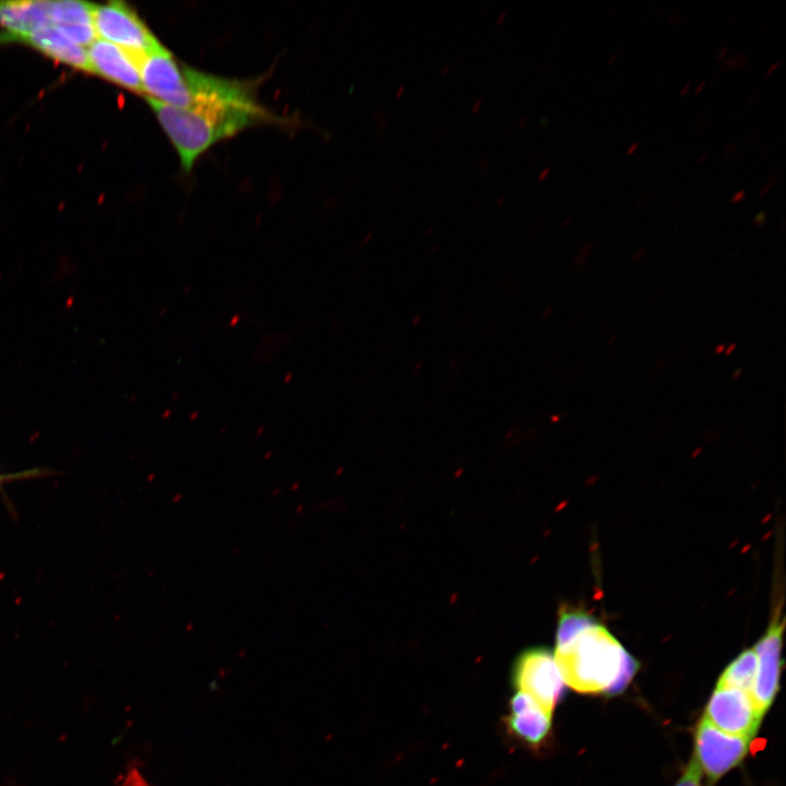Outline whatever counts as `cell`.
<instances>
[{
    "instance_id": "cell-40",
    "label": "cell",
    "mask_w": 786,
    "mask_h": 786,
    "mask_svg": "<svg viewBox=\"0 0 786 786\" xmlns=\"http://www.w3.org/2000/svg\"><path fill=\"white\" fill-rule=\"evenodd\" d=\"M481 106V100L478 99L475 102L474 106L472 107V110L475 112L477 109Z\"/></svg>"
},
{
    "instance_id": "cell-25",
    "label": "cell",
    "mask_w": 786,
    "mask_h": 786,
    "mask_svg": "<svg viewBox=\"0 0 786 786\" xmlns=\"http://www.w3.org/2000/svg\"><path fill=\"white\" fill-rule=\"evenodd\" d=\"M745 198H746V190L741 189V190H738L737 192H735V193L730 196L729 202H730L731 204L738 203V202H741Z\"/></svg>"
},
{
    "instance_id": "cell-26",
    "label": "cell",
    "mask_w": 786,
    "mask_h": 786,
    "mask_svg": "<svg viewBox=\"0 0 786 786\" xmlns=\"http://www.w3.org/2000/svg\"><path fill=\"white\" fill-rule=\"evenodd\" d=\"M728 51H729L728 45L724 44L723 46L719 47V49L716 53V59L718 61H723L727 57Z\"/></svg>"
},
{
    "instance_id": "cell-14",
    "label": "cell",
    "mask_w": 786,
    "mask_h": 786,
    "mask_svg": "<svg viewBox=\"0 0 786 786\" xmlns=\"http://www.w3.org/2000/svg\"><path fill=\"white\" fill-rule=\"evenodd\" d=\"M93 3L84 1H49L50 24L56 27L93 25Z\"/></svg>"
},
{
    "instance_id": "cell-32",
    "label": "cell",
    "mask_w": 786,
    "mask_h": 786,
    "mask_svg": "<svg viewBox=\"0 0 786 786\" xmlns=\"http://www.w3.org/2000/svg\"><path fill=\"white\" fill-rule=\"evenodd\" d=\"M736 347H737V344H736V343H730V344L725 348V352H724L725 355H726V356H729L731 353H734V350L736 349Z\"/></svg>"
},
{
    "instance_id": "cell-22",
    "label": "cell",
    "mask_w": 786,
    "mask_h": 786,
    "mask_svg": "<svg viewBox=\"0 0 786 786\" xmlns=\"http://www.w3.org/2000/svg\"><path fill=\"white\" fill-rule=\"evenodd\" d=\"M708 123H710V119L707 117L699 116L695 119V123H694L695 130L698 132H702L703 130H705L707 128Z\"/></svg>"
},
{
    "instance_id": "cell-35",
    "label": "cell",
    "mask_w": 786,
    "mask_h": 786,
    "mask_svg": "<svg viewBox=\"0 0 786 786\" xmlns=\"http://www.w3.org/2000/svg\"><path fill=\"white\" fill-rule=\"evenodd\" d=\"M705 84H706L705 81H701V82L696 85V87H695V90H694V94H695V95L700 94V93L703 91V88L705 87Z\"/></svg>"
},
{
    "instance_id": "cell-44",
    "label": "cell",
    "mask_w": 786,
    "mask_h": 786,
    "mask_svg": "<svg viewBox=\"0 0 786 786\" xmlns=\"http://www.w3.org/2000/svg\"><path fill=\"white\" fill-rule=\"evenodd\" d=\"M505 15H507V12H505V11L502 12V13L499 15V19H497V23H498V24L501 23V21L504 19Z\"/></svg>"
},
{
    "instance_id": "cell-48",
    "label": "cell",
    "mask_w": 786,
    "mask_h": 786,
    "mask_svg": "<svg viewBox=\"0 0 786 786\" xmlns=\"http://www.w3.org/2000/svg\"><path fill=\"white\" fill-rule=\"evenodd\" d=\"M616 338H617V334H615L612 337L609 338V343L610 344L614 343Z\"/></svg>"
},
{
    "instance_id": "cell-15",
    "label": "cell",
    "mask_w": 786,
    "mask_h": 786,
    "mask_svg": "<svg viewBox=\"0 0 786 786\" xmlns=\"http://www.w3.org/2000/svg\"><path fill=\"white\" fill-rule=\"evenodd\" d=\"M701 769L694 755H692L691 761L688 763L686 770L675 786H701Z\"/></svg>"
},
{
    "instance_id": "cell-51",
    "label": "cell",
    "mask_w": 786,
    "mask_h": 786,
    "mask_svg": "<svg viewBox=\"0 0 786 786\" xmlns=\"http://www.w3.org/2000/svg\"><path fill=\"white\" fill-rule=\"evenodd\" d=\"M503 200H504V198L499 199V200H498L499 202H497V205H500Z\"/></svg>"
},
{
    "instance_id": "cell-1",
    "label": "cell",
    "mask_w": 786,
    "mask_h": 786,
    "mask_svg": "<svg viewBox=\"0 0 786 786\" xmlns=\"http://www.w3.org/2000/svg\"><path fill=\"white\" fill-rule=\"evenodd\" d=\"M564 684L580 693H620L636 660L599 622L576 610H561L553 654Z\"/></svg>"
},
{
    "instance_id": "cell-41",
    "label": "cell",
    "mask_w": 786,
    "mask_h": 786,
    "mask_svg": "<svg viewBox=\"0 0 786 786\" xmlns=\"http://www.w3.org/2000/svg\"><path fill=\"white\" fill-rule=\"evenodd\" d=\"M680 200H681L680 198L672 200L669 205V209H674L680 202Z\"/></svg>"
},
{
    "instance_id": "cell-5",
    "label": "cell",
    "mask_w": 786,
    "mask_h": 786,
    "mask_svg": "<svg viewBox=\"0 0 786 786\" xmlns=\"http://www.w3.org/2000/svg\"><path fill=\"white\" fill-rule=\"evenodd\" d=\"M140 76L143 95L147 98L172 107L191 106L186 64L178 62L167 48L142 58Z\"/></svg>"
},
{
    "instance_id": "cell-47",
    "label": "cell",
    "mask_w": 786,
    "mask_h": 786,
    "mask_svg": "<svg viewBox=\"0 0 786 786\" xmlns=\"http://www.w3.org/2000/svg\"><path fill=\"white\" fill-rule=\"evenodd\" d=\"M448 69H449V64H445V66L442 68L441 74H444V72H446Z\"/></svg>"
},
{
    "instance_id": "cell-28",
    "label": "cell",
    "mask_w": 786,
    "mask_h": 786,
    "mask_svg": "<svg viewBox=\"0 0 786 786\" xmlns=\"http://www.w3.org/2000/svg\"><path fill=\"white\" fill-rule=\"evenodd\" d=\"M651 195H652V193L650 191H646L643 194H641L640 198L636 200L635 207H640L645 202H647L648 199L651 198Z\"/></svg>"
},
{
    "instance_id": "cell-18",
    "label": "cell",
    "mask_w": 786,
    "mask_h": 786,
    "mask_svg": "<svg viewBox=\"0 0 786 786\" xmlns=\"http://www.w3.org/2000/svg\"><path fill=\"white\" fill-rule=\"evenodd\" d=\"M592 249H593V246L590 242H586L583 246H581V248L579 249V252L573 261V267L581 266L588 258L590 253L592 252Z\"/></svg>"
},
{
    "instance_id": "cell-50",
    "label": "cell",
    "mask_w": 786,
    "mask_h": 786,
    "mask_svg": "<svg viewBox=\"0 0 786 786\" xmlns=\"http://www.w3.org/2000/svg\"><path fill=\"white\" fill-rule=\"evenodd\" d=\"M718 76H719V73L714 74L713 80H712V83H714L715 80L717 81V78H718Z\"/></svg>"
},
{
    "instance_id": "cell-7",
    "label": "cell",
    "mask_w": 786,
    "mask_h": 786,
    "mask_svg": "<svg viewBox=\"0 0 786 786\" xmlns=\"http://www.w3.org/2000/svg\"><path fill=\"white\" fill-rule=\"evenodd\" d=\"M703 716L726 734L749 738L757 734L762 719L750 694L726 687L715 688Z\"/></svg>"
},
{
    "instance_id": "cell-31",
    "label": "cell",
    "mask_w": 786,
    "mask_h": 786,
    "mask_svg": "<svg viewBox=\"0 0 786 786\" xmlns=\"http://www.w3.org/2000/svg\"><path fill=\"white\" fill-rule=\"evenodd\" d=\"M755 143H757L755 133L752 130L748 136V144H749V146L753 147L755 145Z\"/></svg>"
},
{
    "instance_id": "cell-37",
    "label": "cell",
    "mask_w": 786,
    "mask_h": 786,
    "mask_svg": "<svg viewBox=\"0 0 786 786\" xmlns=\"http://www.w3.org/2000/svg\"><path fill=\"white\" fill-rule=\"evenodd\" d=\"M725 348H726V345L723 344V343H720V344H718V345L715 346L714 352H715L716 354H722V353L725 352Z\"/></svg>"
},
{
    "instance_id": "cell-20",
    "label": "cell",
    "mask_w": 786,
    "mask_h": 786,
    "mask_svg": "<svg viewBox=\"0 0 786 786\" xmlns=\"http://www.w3.org/2000/svg\"><path fill=\"white\" fill-rule=\"evenodd\" d=\"M682 20H683V15H682L681 11L677 8H672L668 15L669 24L677 26L682 23Z\"/></svg>"
},
{
    "instance_id": "cell-43",
    "label": "cell",
    "mask_w": 786,
    "mask_h": 786,
    "mask_svg": "<svg viewBox=\"0 0 786 786\" xmlns=\"http://www.w3.org/2000/svg\"><path fill=\"white\" fill-rule=\"evenodd\" d=\"M735 21H736V17H735V16H731V17L729 19V21L727 22V26H728V27H731L733 24H735Z\"/></svg>"
},
{
    "instance_id": "cell-45",
    "label": "cell",
    "mask_w": 786,
    "mask_h": 786,
    "mask_svg": "<svg viewBox=\"0 0 786 786\" xmlns=\"http://www.w3.org/2000/svg\"><path fill=\"white\" fill-rule=\"evenodd\" d=\"M404 92V86H400L398 91L396 92V98L401 97V94Z\"/></svg>"
},
{
    "instance_id": "cell-6",
    "label": "cell",
    "mask_w": 786,
    "mask_h": 786,
    "mask_svg": "<svg viewBox=\"0 0 786 786\" xmlns=\"http://www.w3.org/2000/svg\"><path fill=\"white\" fill-rule=\"evenodd\" d=\"M752 738L726 734L704 716L695 731L694 758L710 781L716 782L747 755Z\"/></svg>"
},
{
    "instance_id": "cell-36",
    "label": "cell",
    "mask_w": 786,
    "mask_h": 786,
    "mask_svg": "<svg viewBox=\"0 0 786 786\" xmlns=\"http://www.w3.org/2000/svg\"><path fill=\"white\" fill-rule=\"evenodd\" d=\"M690 86H691V83L684 84L681 87V90L679 91V96H684L687 94V92L689 91Z\"/></svg>"
},
{
    "instance_id": "cell-10",
    "label": "cell",
    "mask_w": 786,
    "mask_h": 786,
    "mask_svg": "<svg viewBox=\"0 0 786 786\" xmlns=\"http://www.w3.org/2000/svg\"><path fill=\"white\" fill-rule=\"evenodd\" d=\"M505 724L515 738L529 746H538L549 734L551 715L531 696L516 692L509 702Z\"/></svg>"
},
{
    "instance_id": "cell-12",
    "label": "cell",
    "mask_w": 786,
    "mask_h": 786,
    "mask_svg": "<svg viewBox=\"0 0 786 786\" xmlns=\"http://www.w3.org/2000/svg\"><path fill=\"white\" fill-rule=\"evenodd\" d=\"M50 24L49 1H0V43L27 35Z\"/></svg>"
},
{
    "instance_id": "cell-46",
    "label": "cell",
    "mask_w": 786,
    "mask_h": 786,
    "mask_svg": "<svg viewBox=\"0 0 786 786\" xmlns=\"http://www.w3.org/2000/svg\"><path fill=\"white\" fill-rule=\"evenodd\" d=\"M785 224H786V222H785V219H783L782 223H781V230H782V231L785 230Z\"/></svg>"
},
{
    "instance_id": "cell-30",
    "label": "cell",
    "mask_w": 786,
    "mask_h": 786,
    "mask_svg": "<svg viewBox=\"0 0 786 786\" xmlns=\"http://www.w3.org/2000/svg\"><path fill=\"white\" fill-rule=\"evenodd\" d=\"M755 94H757V90L754 88L747 96L746 103L748 106H751L754 103Z\"/></svg>"
},
{
    "instance_id": "cell-2",
    "label": "cell",
    "mask_w": 786,
    "mask_h": 786,
    "mask_svg": "<svg viewBox=\"0 0 786 786\" xmlns=\"http://www.w3.org/2000/svg\"><path fill=\"white\" fill-rule=\"evenodd\" d=\"M147 103L176 148L186 171H190L196 159L215 143L272 119L257 99L209 102L186 108L150 98Z\"/></svg>"
},
{
    "instance_id": "cell-49",
    "label": "cell",
    "mask_w": 786,
    "mask_h": 786,
    "mask_svg": "<svg viewBox=\"0 0 786 786\" xmlns=\"http://www.w3.org/2000/svg\"><path fill=\"white\" fill-rule=\"evenodd\" d=\"M7 479H8V476L2 477V476L0 475V485H1L3 481H5Z\"/></svg>"
},
{
    "instance_id": "cell-19",
    "label": "cell",
    "mask_w": 786,
    "mask_h": 786,
    "mask_svg": "<svg viewBox=\"0 0 786 786\" xmlns=\"http://www.w3.org/2000/svg\"><path fill=\"white\" fill-rule=\"evenodd\" d=\"M779 178H781V168H775L771 176V179L762 187V189L759 192V195L763 196L766 193H769L770 190L775 186V183H777Z\"/></svg>"
},
{
    "instance_id": "cell-27",
    "label": "cell",
    "mask_w": 786,
    "mask_h": 786,
    "mask_svg": "<svg viewBox=\"0 0 786 786\" xmlns=\"http://www.w3.org/2000/svg\"><path fill=\"white\" fill-rule=\"evenodd\" d=\"M782 60H783L782 58L776 59L765 71V76H771L774 73V71L779 67V64L782 63Z\"/></svg>"
},
{
    "instance_id": "cell-8",
    "label": "cell",
    "mask_w": 786,
    "mask_h": 786,
    "mask_svg": "<svg viewBox=\"0 0 786 786\" xmlns=\"http://www.w3.org/2000/svg\"><path fill=\"white\" fill-rule=\"evenodd\" d=\"M91 73L143 95L140 62L144 56L96 38L86 49Z\"/></svg>"
},
{
    "instance_id": "cell-42",
    "label": "cell",
    "mask_w": 786,
    "mask_h": 786,
    "mask_svg": "<svg viewBox=\"0 0 786 786\" xmlns=\"http://www.w3.org/2000/svg\"><path fill=\"white\" fill-rule=\"evenodd\" d=\"M571 221H572V216L570 215V216L565 217V219L563 221L562 225H563V226H567V225H569V224L571 223Z\"/></svg>"
},
{
    "instance_id": "cell-11",
    "label": "cell",
    "mask_w": 786,
    "mask_h": 786,
    "mask_svg": "<svg viewBox=\"0 0 786 786\" xmlns=\"http://www.w3.org/2000/svg\"><path fill=\"white\" fill-rule=\"evenodd\" d=\"M11 43L25 44L55 61L91 73L86 49L71 41L52 24L17 37Z\"/></svg>"
},
{
    "instance_id": "cell-23",
    "label": "cell",
    "mask_w": 786,
    "mask_h": 786,
    "mask_svg": "<svg viewBox=\"0 0 786 786\" xmlns=\"http://www.w3.org/2000/svg\"><path fill=\"white\" fill-rule=\"evenodd\" d=\"M766 221H767V215H766V212H764V211L757 213V215L753 218V223L758 227H762L766 223Z\"/></svg>"
},
{
    "instance_id": "cell-13",
    "label": "cell",
    "mask_w": 786,
    "mask_h": 786,
    "mask_svg": "<svg viewBox=\"0 0 786 786\" xmlns=\"http://www.w3.org/2000/svg\"><path fill=\"white\" fill-rule=\"evenodd\" d=\"M757 666L753 647L746 650L725 668L716 687L734 688L751 695L757 677Z\"/></svg>"
},
{
    "instance_id": "cell-16",
    "label": "cell",
    "mask_w": 786,
    "mask_h": 786,
    "mask_svg": "<svg viewBox=\"0 0 786 786\" xmlns=\"http://www.w3.org/2000/svg\"><path fill=\"white\" fill-rule=\"evenodd\" d=\"M751 59L748 55L742 52H735L726 57L722 62V70L735 71L748 67Z\"/></svg>"
},
{
    "instance_id": "cell-21",
    "label": "cell",
    "mask_w": 786,
    "mask_h": 786,
    "mask_svg": "<svg viewBox=\"0 0 786 786\" xmlns=\"http://www.w3.org/2000/svg\"><path fill=\"white\" fill-rule=\"evenodd\" d=\"M736 150L737 144L735 142H729L723 151L722 159L728 160L729 158H731L735 155Z\"/></svg>"
},
{
    "instance_id": "cell-39",
    "label": "cell",
    "mask_w": 786,
    "mask_h": 786,
    "mask_svg": "<svg viewBox=\"0 0 786 786\" xmlns=\"http://www.w3.org/2000/svg\"><path fill=\"white\" fill-rule=\"evenodd\" d=\"M742 372H743V370H742L741 368H737V369L733 372L731 378H733L734 380H736V379H738V378L741 376Z\"/></svg>"
},
{
    "instance_id": "cell-29",
    "label": "cell",
    "mask_w": 786,
    "mask_h": 786,
    "mask_svg": "<svg viewBox=\"0 0 786 786\" xmlns=\"http://www.w3.org/2000/svg\"><path fill=\"white\" fill-rule=\"evenodd\" d=\"M639 146H640V142H639V141L633 142V143L628 147V150H627V152H626V155H627V156L633 155V154L638 151Z\"/></svg>"
},
{
    "instance_id": "cell-9",
    "label": "cell",
    "mask_w": 786,
    "mask_h": 786,
    "mask_svg": "<svg viewBox=\"0 0 786 786\" xmlns=\"http://www.w3.org/2000/svg\"><path fill=\"white\" fill-rule=\"evenodd\" d=\"M783 630V621L776 618L753 647L758 666L751 699L762 717L771 706L778 690Z\"/></svg>"
},
{
    "instance_id": "cell-17",
    "label": "cell",
    "mask_w": 786,
    "mask_h": 786,
    "mask_svg": "<svg viewBox=\"0 0 786 786\" xmlns=\"http://www.w3.org/2000/svg\"><path fill=\"white\" fill-rule=\"evenodd\" d=\"M118 786H151L142 775L141 771L131 765L127 773L123 775L121 783Z\"/></svg>"
},
{
    "instance_id": "cell-4",
    "label": "cell",
    "mask_w": 786,
    "mask_h": 786,
    "mask_svg": "<svg viewBox=\"0 0 786 786\" xmlns=\"http://www.w3.org/2000/svg\"><path fill=\"white\" fill-rule=\"evenodd\" d=\"M512 680L517 692L531 696L552 716L565 684L548 650L533 647L521 653L513 666Z\"/></svg>"
},
{
    "instance_id": "cell-3",
    "label": "cell",
    "mask_w": 786,
    "mask_h": 786,
    "mask_svg": "<svg viewBox=\"0 0 786 786\" xmlns=\"http://www.w3.org/2000/svg\"><path fill=\"white\" fill-rule=\"evenodd\" d=\"M92 23L96 37L139 56H146L164 46L127 3L110 1L94 4Z\"/></svg>"
},
{
    "instance_id": "cell-38",
    "label": "cell",
    "mask_w": 786,
    "mask_h": 786,
    "mask_svg": "<svg viewBox=\"0 0 786 786\" xmlns=\"http://www.w3.org/2000/svg\"><path fill=\"white\" fill-rule=\"evenodd\" d=\"M619 57V53L616 51L611 53L608 58V64H612Z\"/></svg>"
},
{
    "instance_id": "cell-33",
    "label": "cell",
    "mask_w": 786,
    "mask_h": 786,
    "mask_svg": "<svg viewBox=\"0 0 786 786\" xmlns=\"http://www.w3.org/2000/svg\"><path fill=\"white\" fill-rule=\"evenodd\" d=\"M708 155H710V152H708L707 150H704V151L699 155L698 162H699V163L705 162V160L707 159Z\"/></svg>"
},
{
    "instance_id": "cell-24",
    "label": "cell",
    "mask_w": 786,
    "mask_h": 786,
    "mask_svg": "<svg viewBox=\"0 0 786 786\" xmlns=\"http://www.w3.org/2000/svg\"><path fill=\"white\" fill-rule=\"evenodd\" d=\"M646 254H647V248H646V247H642V248L638 249V250L633 253L631 260H632L633 262H639V261H641L642 259H644Z\"/></svg>"
},
{
    "instance_id": "cell-34",
    "label": "cell",
    "mask_w": 786,
    "mask_h": 786,
    "mask_svg": "<svg viewBox=\"0 0 786 786\" xmlns=\"http://www.w3.org/2000/svg\"><path fill=\"white\" fill-rule=\"evenodd\" d=\"M550 168L545 167L538 175L539 180H544L549 175Z\"/></svg>"
}]
</instances>
